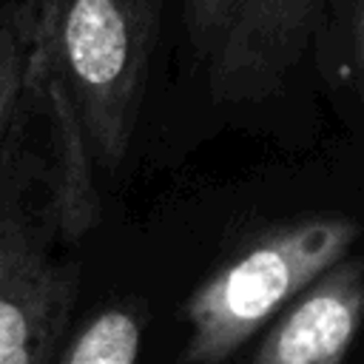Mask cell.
<instances>
[{
    "label": "cell",
    "mask_w": 364,
    "mask_h": 364,
    "mask_svg": "<svg viewBox=\"0 0 364 364\" xmlns=\"http://www.w3.org/2000/svg\"><path fill=\"white\" fill-rule=\"evenodd\" d=\"M139 350L142 313L128 304H108L74 333L57 364H136Z\"/></svg>",
    "instance_id": "obj_7"
},
{
    "label": "cell",
    "mask_w": 364,
    "mask_h": 364,
    "mask_svg": "<svg viewBox=\"0 0 364 364\" xmlns=\"http://www.w3.org/2000/svg\"><path fill=\"white\" fill-rule=\"evenodd\" d=\"M364 324V259L344 256L264 330L250 364H344Z\"/></svg>",
    "instance_id": "obj_5"
},
{
    "label": "cell",
    "mask_w": 364,
    "mask_h": 364,
    "mask_svg": "<svg viewBox=\"0 0 364 364\" xmlns=\"http://www.w3.org/2000/svg\"><path fill=\"white\" fill-rule=\"evenodd\" d=\"M165 0H37L40 43L82 122L94 168L131 148Z\"/></svg>",
    "instance_id": "obj_1"
},
{
    "label": "cell",
    "mask_w": 364,
    "mask_h": 364,
    "mask_svg": "<svg viewBox=\"0 0 364 364\" xmlns=\"http://www.w3.org/2000/svg\"><path fill=\"white\" fill-rule=\"evenodd\" d=\"M327 0H185V34L216 102L276 94L310 51Z\"/></svg>",
    "instance_id": "obj_3"
},
{
    "label": "cell",
    "mask_w": 364,
    "mask_h": 364,
    "mask_svg": "<svg viewBox=\"0 0 364 364\" xmlns=\"http://www.w3.org/2000/svg\"><path fill=\"white\" fill-rule=\"evenodd\" d=\"M14 176L0 185V364H51L77 299V270L46 245Z\"/></svg>",
    "instance_id": "obj_4"
},
{
    "label": "cell",
    "mask_w": 364,
    "mask_h": 364,
    "mask_svg": "<svg viewBox=\"0 0 364 364\" xmlns=\"http://www.w3.org/2000/svg\"><path fill=\"white\" fill-rule=\"evenodd\" d=\"M361 225L321 213L273 225L247 239L188 296L182 364H222L262 333L316 279L350 256Z\"/></svg>",
    "instance_id": "obj_2"
},
{
    "label": "cell",
    "mask_w": 364,
    "mask_h": 364,
    "mask_svg": "<svg viewBox=\"0 0 364 364\" xmlns=\"http://www.w3.org/2000/svg\"><path fill=\"white\" fill-rule=\"evenodd\" d=\"M37 0H9L0 9V185L9 173L11 142L26 108L37 102Z\"/></svg>",
    "instance_id": "obj_6"
},
{
    "label": "cell",
    "mask_w": 364,
    "mask_h": 364,
    "mask_svg": "<svg viewBox=\"0 0 364 364\" xmlns=\"http://www.w3.org/2000/svg\"><path fill=\"white\" fill-rule=\"evenodd\" d=\"M355 77L361 82V97H364V0H355Z\"/></svg>",
    "instance_id": "obj_8"
}]
</instances>
